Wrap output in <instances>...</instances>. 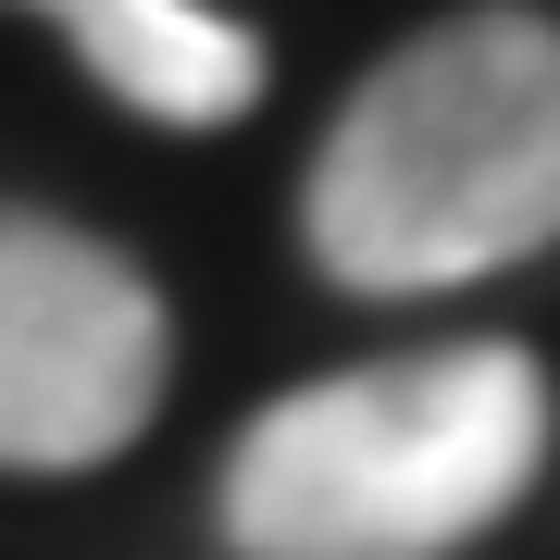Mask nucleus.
Here are the masks:
<instances>
[{"label":"nucleus","mask_w":560,"mask_h":560,"mask_svg":"<svg viewBox=\"0 0 560 560\" xmlns=\"http://www.w3.org/2000/svg\"><path fill=\"white\" fill-rule=\"evenodd\" d=\"M300 237L349 300H436L560 249V25L474 0L399 38L324 125Z\"/></svg>","instance_id":"f257e3e1"},{"label":"nucleus","mask_w":560,"mask_h":560,"mask_svg":"<svg viewBox=\"0 0 560 560\" xmlns=\"http://www.w3.org/2000/svg\"><path fill=\"white\" fill-rule=\"evenodd\" d=\"M548 460V374L511 337L399 349L287 386L224 460L237 560H436L486 536Z\"/></svg>","instance_id":"f03ea898"},{"label":"nucleus","mask_w":560,"mask_h":560,"mask_svg":"<svg viewBox=\"0 0 560 560\" xmlns=\"http://www.w3.org/2000/svg\"><path fill=\"white\" fill-rule=\"evenodd\" d=\"M162 300L150 275L50 212L0 200V460L13 474H88L138 448L162 411Z\"/></svg>","instance_id":"7ed1b4c3"},{"label":"nucleus","mask_w":560,"mask_h":560,"mask_svg":"<svg viewBox=\"0 0 560 560\" xmlns=\"http://www.w3.org/2000/svg\"><path fill=\"white\" fill-rule=\"evenodd\" d=\"M25 13H50L75 62L150 125H237L261 101V38L212 0H25Z\"/></svg>","instance_id":"20e7f679"}]
</instances>
